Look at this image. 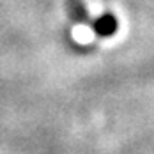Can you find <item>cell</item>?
I'll return each instance as SVG.
<instances>
[{
	"instance_id": "6da1fadb",
	"label": "cell",
	"mask_w": 154,
	"mask_h": 154,
	"mask_svg": "<svg viewBox=\"0 0 154 154\" xmlns=\"http://www.w3.org/2000/svg\"><path fill=\"white\" fill-rule=\"evenodd\" d=\"M92 29L99 37H112L119 30V21L113 14H103L92 21Z\"/></svg>"
},
{
	"instance_id": "7a4b0ae2",
	"label": "cell",
	"mask_w": 154,
	"mask_h": 154,
	"mask_svg": "<svg viewBox=\"0 0 154 154\" xmlns=\"http://www.w3.org/2000/svg\"><path fill=\"white\" fill-rule=\"evenodd\" d=\"M66 7H67V13L69 16L76 21V23H82V25H92V20L87 13L85 5L82 0H66Z\"/></svg>"
}]
</instances>
